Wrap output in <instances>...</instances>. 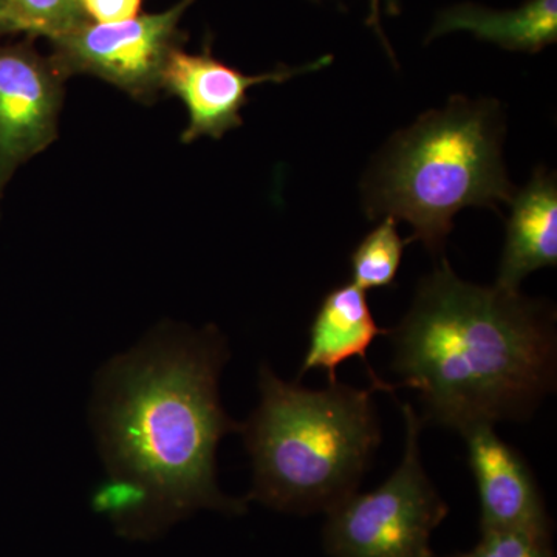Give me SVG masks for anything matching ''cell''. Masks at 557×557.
Here are the masks:
<instances>
[{"mask_svg": "<svg viewBox=\"0 0 557 557\" xmlns=\"http://www.w3.org/2000/svg\"><path fill=\"white\" fill-rule=\"evenodd\" d=\"M226 339L161 325L101 370L91 424L108 480L94 507L129 537H152L201 508L242 515L218 485L220 440L240 432L219 397Z\"/></svg>", "mask_w": 557, "mask_h": 557, "instance_id": "obj_1", "label": "cell"}, {"mask_svg": "<svg viewBox=\"0 0 557 557\" xmlns=\"http://www.w3.org/2000/svg\"><path fill=\"white\" fill-rule=\"evenodd\" d=\"M386 335L399 386L418 392L423 423L460 432L525 420L556 387L555 310L519 289L461 281L445 259Z\"/></svg>", "mask_w": 557, "mask_h": 557, "instance_id": "obj_2", "label": "cell"}, {"mask_svg": "<svg viewBox=\"0 0 557 557\" xmlns=\"http://www.w3.org/2000/svg\"><path fill=\"white\" fill-rule=\"evenodd\" d=\"M260 403L240 434L252 461L249 498L277 511L329 512L357 493L381 443L375 386L311 391L259 370Z\"/></svg>", "mask_w": 557, "mask_h": 557, "instance_id": "obj_3", "label": "cell"}, {"mask_svg": "<svg viewBox=\"0 0 557 557\" xmlns=\"http://www.w3.org/2000/svg\"><path fill=\"white\" fill-rule=\"evenodd\" d=\"M504 112L496 100L453 97L397 132L362 180L369 219L405 220L408 244L420 240L440 252L457 212L469 207L496 209L515 197L502 145Z\"/></svg>", "mask_w": 557, "mask_h": 557, "instance_id": "obj_4", "label": "cell"}, {"mask_svg": "<svg viewBox=\"0 0 557 557\" xmlns=\"http://www.w3.org/2000/svg\"><path fill=\"white\" fill-rule=\"evenodd\" d=\"M401 463L376 490L344 498L327 512L325 552L332 557H434L431 534L448 516L420 456L423 421L410 405Z\"/></svg>", "mask_w": 557, "mask_h": 557, "instance_id": "obj_5", "label": "cell"}, {"mask_svg": "<svg viewBox=\"0 0 557 557\" xmlns=\"http://www.w3.org/2000/svg\"><path fill=\"white\" fill-rule=\"evenodd\" d=\"M196 0H182L156 14H139L113 24L86 22L76 30L50 40L51 61L67 79L91 75L126 91L135 100L159 97L163 73L186 35L178 30L183 13Z\"/></svg>", "mask_w": 557, "mask_h": 557, "instance_id": "obj_6", "label": "cell"}, {"mask_svg": "<svg viewBox=\"0 0 557 557\" xmlns=\"http://www.w3.org/2000/svg\"><path fill=\"white\" fill-rule=\"evenodd\" d=\"M64 81L30 44L0 46V197L17 168L57 138Z\"/></svg>", "mask_w": 557, "mask_h": 557, "instance_id": "obj_7", "label": "cell"}, {"mask_svg": "<svg viewBox=\"0 0 557 557\" xmlns=\"http://www.w3.org/2000/svg\"><path fill=\"white\" fill-rule=\"evenodd\" d=\"M325 54L300 67H281L263 75H245L225 62L212 57L209 47L201 53H186L177 49L171 54L163 73L161 90L182 100L188 110V126L182 141L197 138H222L226 132L242 126L240 112L248 102V90L263 83H285L293 76L313 73L332 64Z\"/></svg>", "mask_w": 557, "mask_h": 557, "instance_id": "obj_8", "label": "cell"}, {"mask_svg": "<svg viewBox=\"0 0 557 557\" xmlns=\"http://www.w3.org/2000/svg\"><path fill=\"white\" fill-rule=\"evenodd\" d=\"M478 485L480 531H518L553 542V520L525 458L498 438L493 424L460 431Z\"/></svg>", "mask_w": 557, "mask_h": 557, "instance_id": "obj_9", "label": "cell"}, {"mask_svg": "<svg viewBox=\"0 0 557 557\" xmlns=\"http://www.w3.org/2000/svg\"><path fill=\"white\" fill-rule=\"evenodd\" d=\"M370 310L368 295L354 282L333 288L322 299L310 329V343L304 357L299 379L310 370H324L329 384L336 383L338 368L351 358H359L369 369L372 386L392 392L369 368L368 350L373 341L386 335Z\"/></svg>", "mask_w": 557, "mask_h": 557, "instance_id": "obj_10", "label": "cell"}, {"mask_svg": "<svg viewBox=\"0 0 557 557\" xmlns=\"http://www.w3.org/2000/svg\"><path fill=\"white\" fill-rule=\"evenodd\" d=\"M502 252L497 287L518 292L528 274L557 263V180L539 168L525 188L516 190Z\"/></svg>", "mask_w": 557, "mask_h": 557, "instance_id": "obj_11", "label": "cell"}, {"mask_svg": "<svg viewBox=\"0 0 557 557\" xmlns=\"http://www.w3.org/2000/svg\"><path fill=\"white\" fill-rule=\"evenodd\" d=\"M456 32L472 33L505 50L539 53L557 40V0H528L507 11L458 3L440 11L428 40Z\"/></svg>", "mask_w": 557, "mask_h": 557, "instance_id": "obj_12", "label": "cell"}, {"mask_svg": "<svg viewBox=\"0 0 557 557\" xmlns=\"http://www.w3.org/2000/svg\"><path fill=\"white\" fill-rule=\"evenodd\" d=\"M406 244L399 236L397 220L383 218L351 255V282L364 292L392 287Z\"/></svg>", "mask_w": 557, "mask_h": 557, "instance_id": "obj_13", "label": "cell"}, {"mask_svg": "<svg viewBox=\"0 0 557 557\" xmlns=\"http://www.w3.org/2000/svg\"><path fill=\"white\" fill-rule=\"evenodd\" d=\"M14 33L30 38H61L89 22L83 0H7Z\"/></svg>", "mask_w": 557, "mask_h": 557, "instance_id": "obj_14", "label": "cell"}, {"mask_svg": "<svg viewBox=\"0 0 557 557\" xmlns=\"http://www.w3.org/2000/svg\"><path fill=\"white\" fill-rule=\"evenodd\" d=\"M446 557H555L553 542L528 536L518 531H482V539L471 552Z\"/></svg>", "mask_w": 557, "mask_h": 557, "instance_id": "obj_15", "label": "cell"}, {"mask_svg": "<svg viewBox=\"0 0 557 557\" xmlns=\"http://www.w3.org/2000/svg\"><path fill=\"white\" fill-rule=\"evenodd\" d=\"M143 0H83L87 20L95 24H113L138 16Z\"/></svg>", "mask_w": 557, "mask_h": 557, "instance_id": "obj_16", "label": "cell"}, {"mask_svg": "<svg viewBox=\"0 0 557 557\" xmlns=\"http://www.w3.org/2000/svg\"><path fill=\"white\" fill-rule=\"evenodd\" d=\"M314 2H319V0H314ZM383 3L384 7H386L388 14H394L395 16V14L399 13V0H370V14L368 17V25H370V27L376 32L381 42H383L384 49H386L388 53L392 54V50L391 47H388L386 36H384L380 25L381 5H383Z\"/></svg>", "mask_w": 557, "mask_h": 557, "instance_id": "obj_17", "label": "cell"}, {"mask_svg": "<svg viewBox=\"0 0 557 557\" xmlns=\"http://www.w3.org/2000/svg\"><path fill=\"white\" fill-rule=\"evenodd\" d=\"M11 33L14 30L9 16V7H7V0H0V36L11 35Z\"/></svg>", "mask_w": 557, "mask_h": 557, "instance_id": "obj_18", "label": "cell"}]
</instances>
